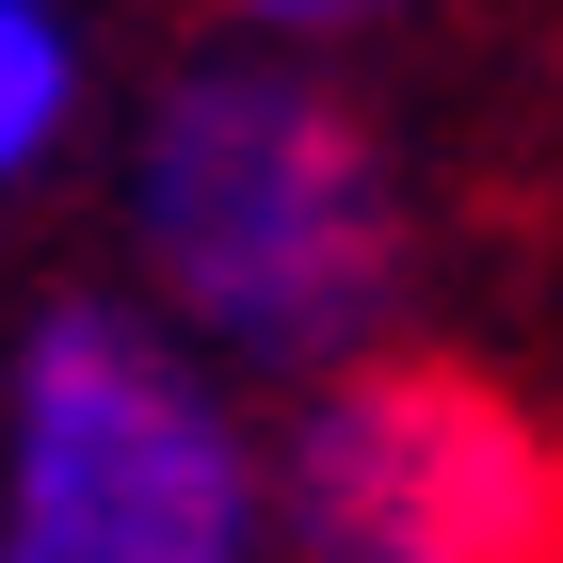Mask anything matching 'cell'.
Here are the masks:
<instances>
[{
    "instance_id": "cell-3",
    "label": "cell",
    "mask_w": 563,
    "mask_h": 563,
    "mask_svg": "<svg viewBox=\"0 0 563 563\" xmlns=\"http://www.w3.org/2000/svg\"><path fill=\"white\" fill-rule=\"evenodd\" d=\"M290 563H563V434L467 354H354L274 402Z\"/></svg>"
},
{
    "instance_id": "cell-4",
    "label": "cell",
    "mask_w": 563,
    "mask_h": 563,
    "mask_svg": "<svg viewBox=\"0 0 563 563\" xmlns=\"http://www.w3.org/2000/svg\"><path fill=\"white\" fill-rule=\"evenodd\" d=\"M97 145V0H0V210Z\"/></svg>"
},
{
    "instance_id": "cell-1",
    "label": "cell",
    "mask_w": 563,
    "mask_h": 563,
    "mask_svg": "<svg viewBox=\"0 0 563 563\" xmlns=\"http://www.w3.org/2000/svg\"><path fill=\"white\" fill-rule=\"evenodd\" d=\"M402 274H419V210L339 65L194 33L113 113V290L177 354H210L242 402L387 354Z\"/></svg>"
},
{
    "instance_id": "cell-2",
    "label": "cell",
    "mask_w": 563,
    "mask_h": 563,
    "mask_svg": "<svg viewBox=\"0 0 563 563\" xmlns=\"http://www.w3.org/2000/svg\"><path fill=\"white\" fill-rule=\"evenodd\" d=\"M0 563H274V402L113 274L0 322Z\"/></svg>"
},
{
    "instance_id": "cell-5",
    "label": "cell",
    "mask_w": 563,
    "mask_h": 563,
    "mask_svg": "<svg viewBox=\"0 0 563 563\" xmlns=\"http://www.w3.org/2000/svg\"><path fill=\"white\" fill-rule=\"evenodd\" d=\"M210 16V48H290V65H339L387 0H194Z\"/></svg>"
}]
</instances>
